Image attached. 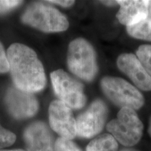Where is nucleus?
Wrapping results in <instances>:
<instances>
[{"mask_svg": "<svg viewBox=\"0 0 151 151\" xmlns=\"http://www.w3.org/2000/svg\"><path fill=\"white\" fill-rule=\"evenodd\" d=\"M6 54L9 71L16 88L33 94L44 89L47 81L44 67L33 49L14 43L9 47Z\"/></svg>", "mask_w": 151, "mask_h": 151, "instance_id": "nucleus-1", "label": "nucleus"}, {"mask_svg": "<svg viewBox=\"0 0 151 151\" xmlns=\"http://www.w3.org/2000/svg\"><path fill=\"white\" fill-rule=\"evenodd\" d=\"M21 21L45 33L65 32L69 26L67 17L46 1L30 4L22 13Z\"/></svg>", "mask_w": 151, "mask_h": 151, "instance_id": "nucleus-2", "label": "nucleus"}, {"mask_svg": "<svg viewBox=\"0 0 151 151\" xmlns=\"http://www.w3.org/2000/svg\"><path fill=\"white\" fill-rule=\"evenodd\" d=\"M67 67L73 74L91 82L98 72L97 55L93 46L83 38H77L68 47Z\"/></svg>", "mask_w": 151, "mask_h": 151, "instance_id": "nucleus-3", "label": "nucleus"}, {"mask_svg": "<svg viewBox=\"0 0 151 151\" xmlns=\"http://www.w3.org/2000/svg\"><path fill=\"white\" fill-rule=\"evenodd\" d=\"M103 93L111 102L120 108L138 110L144 104L143 94L136 87L121 78L105 76L101 79Z\"/></svg>", "mask_w": 151, "mask_h": 151, "instance_id": "nucleus-4", "label": "nucleus"}, {"mask_svg": "<svg viewBox=\"0 0 151 151\" xmlns=\"http://www.w3.org/2000/svg\"><path fill=\"white\" fill-rule=\"evenodd\" d=\"M106 129L122 146L131 147L141 140L143 124L134 110L123 108L119 111L116 118L107 123Z\"/></svg>", "mask_w": 151, "mask_h": 151, "instance_id": "nucleus-5", "label": "nucleus"}, {"mask_svg": "<svg viewBox=\"0 0 151 151\" xmlns=\"http://www.w3.org/2000/svg\"><path fill=\"white\" fill-rule=\"evenodd\" d=\"M50 79L55 94L58 99L73 109H81L86 105L87 97L84 86L63 69H58L50 73Z\"/></svg>", "mask_w": 151, "mask_h": 151, "instance_id": "nucleus-6", "label": "nucleus"}, {"mask_svg": "<svg viewBox=\"0 0 151 151\" xmlns=\"http://www.w3.org/2000/svg\"><path fill=\"white\" fill-rule=\"evenodd\" d=\"M108 113V107L104 101L99 99L92 101L76 119L77 136L90 139L99 134L104 127Z\"/></svg>", "mask_w": 151, "mask_h": 151, "instance_id": "nucleus-7", "label": "nucleus"}, {"mask_svg": "<svg viewBox=\"0 0 151 151\" xmlns=\"http://www.w3.org/2000/svg\"><path fill=\"white\" fill-rule=\"evenodd\" d=\"M4 101L9 114L17 120L32 118L39 109V101L33 93L22 91L15 86L7 89Z\"/></svg>", "mask_w": 151, "mask_h": 151, "instance_id": "nucleus-8", "label": "nucleus"}, {"mask_svg": "<svg viewBox=\"0 0 151 151\" xmlns=\"http://www.w3.org/2000/svg\"><path fill=\"white\" fill-rule=\"evenodd\" d=\"M49 124L60 137L72 140L77 136L76 122L71 109L59 99L53 100L48 108Z\"/></svg>", "mask_w": 151, "mask_h": 151, "instance_id": "nucleus-9", "label": "nucleus"}, {"mask_svg": "<svg viewBox=\"0 0 151 151\" xmlns=\"http://www.w3.org/2000/svg\"><path fill=\"white\" fill-rule=\"evenodd\" d=\"M117 66L138 88L143 91H151V76L135 55L121 54L117 59Z\"/></svg>", "mask_w": 151, "mask_h": 151, "instance_id": "nucleus-10", "label": "nucleus"}, {"mask_svg": "<svg viewBox=\"0 0 151 151\" xmlns=\"http://www.w3.org/2000/svg\"><path fill=\"white\" fill-rule=\"evenodd\" d=\"M23 139L27 151H55L51 132L42 121L29 124L24 129Z\"/></svg>", "mask_w": 151, "mask_h": 151, "instance_id": "nucleus-11", "label": "nucleus"}, {"mask_svg": "<svg viewBox=\"0 0 151 151\" xmlns=\"http://www.w3.org/2000/svg\"><path fill=\"white\" fill-rule=\"evenodd\" d=\"M120 9L116 14L118 21L127 27L142 21L149 16L148 1H117Z\"/></svg>", "mask_w": 151, "mask_h": 151, "instance_id": "nucleus-12", "label": "nucleus"}, {"mask_svg": "<svg viewBox=\"0 0 151 151\" xmlns=\"http://www.w3.org/2000/svg\"><path fill=\"white\" fill-rule=\"evenodd\" d=\"M118 143L110 134H103L94 138L87 146L86 151H118Z\"/></svg>", "mask_w": 151, "mask_h": 151, "instance_id": "nucleus-13", "label": "nucleus"}, {"mask_svg": "<svg viewBox=\"0 0 151 151\" xmlns=\"http://www.w3.org/2000/svg\"><path fill=\"white\" fill-rule=\"evenodd\" d=\"M127 32L131 37L137 39L151 41V17L127 27Z\"/></svg>", "mask_w": 151, "mask_h": 151, "instance_id": "nucleus-14", "label": "nucleus"}, {"mask_svg": "<svg viewBox=\"0 0 151 151\" xmlns=\"http://www.w3.org/2000/svg\"><path fill=\"white\" fill-rule=\"evenodd\" d=\"M136 54L139 62L151 76V45H141L138 48Z\"/></svg>", "mask_w": 151, "mask_h": 151, "instance_id": "nucleus-15", "label": "nucleus"}, {"mask_svg": "<svg viewBox=\"0 0 151 151\" xmlns=\"http://www.w3.org/2000/svg\"><path fill=\"white\" fill-rule=\"evenodd\" d=\"M55 151H82L72 140L58 138L55 143Z\"/></svg>", "mask_w": 151, "mask_h": 151, "instance_id": "nucleus-16", "label": "nucleus"}, {"mask_svg": "<svg viewBox=\"0 0 151 151\" xmlns=\"http://www.w3.org/2000/svg\"><path fill=\"white\" fill-rule=\"evenodd\" d=\"M16 140L14 133L4 128L0 124V148L11 146Z\"/></svg>", "mask_w": 151, "mask_h": 151, "instance_id": "nucleus-17", "label": "nucleus"}, {"mask_svg": "<svg viewBox=\"0 0 151 151\" xmlns=\"http://www.w3.org/2000/svg\"><path fill=\"white\" fill-rule=\"evenodd\" d=\"M23 3L16 0H0V15H4L14 10Z\"/></svg>", "mask_w": 151, "mask_h": 151, "instance_id": "nucleus-18", "label": "nucleus"}, {"mask_svg": "<svg viewBox=\"0 0 151 151\" xmlns=\"http://www.w3.org/2000/svg\"><path fill=\"white\" fill-rule=\"evenodd\" d=\"M9 71V64L7 54L2 43L0 41V73H4Z\"/></svg>", "mask_w": 151, "mask_h": 151, "instance_id": "nucleus-19", "label": "nucleus"}, {"mask_svg": "<svg viewBox=\"0 0 151 151\" xmlns=\"http://www.w3.org/2000/svg\"><path fill=\"white\" fill-rule=\"evenodd\" d=\"M47 3L54 4L60 6L64 7V8H69L74 4V1H68V0H49L46 1Z\"/></svg>", "mask_w": 151, "mask_h": 151, "instance_id": "nucleus-20", "label": "nucleus"}, {"mask_svg": "<svg viewBox=\"0 0 151 151\" xmlns=\"http://www.w3.org/2000/svg\"><path fill=\"white\" fill-rule=\"evenodd\" d=\"M101 3L108 6H113L118 5L117 1H101Z\"/></svg>", "mask_w": 151, "mask_h": 151, "instance_id": "nucleus-21", "label": "nucleus"}, {"mask_svg": "<svg viewBox=\"0 0 151 151\" xmlns=\"http://www.w3.org/2000/svg\"><path fill=\"white\" fill-rule=\"evenodd\" d=\"M149 135L151 137V116L150 118V120H149V126H148V129Z\"/></svg>", "mask_w": 151, "mask_h": 151, "instance_id": "nucleus-22", "label": "nucleus"}, {"mask_svg": "<svg viewBox=\"0 0 151 151\" xmlns=\"http://www.w3.org/2000/svg\"><path fill=\"white\" fill-rule=\"evenodd\" d=\"M120 151H139L138 150H136V149H134V148H124V149H122Z\"/></svg>", "mask_w": 151, "mask_h": 151, "instance_id": "nucleus-23", "label": "nucleus"}, {"mask_svg": "<svg viewBox=\"0 0 151 151\" xmlns=\"http://www.w3.org/2000/svg\"><path fill=\"white\" fill-rule=\"evenodd\" d=\"M0 151H26L22 149H15V150H1L0 149Z\"/></svg>", "mask_w": 151, "mask_h": 151, "instance_id": "nucleus-24", "label": "nucleus"}, {"mask_svg": "<svg viewBox=\"0 0 151 151\" xmlns=\"http://www.w3.org/2000/svg\"><path fill=\"white\" fill-rule=\"evenodd\" d=\"M148 12L149 15H151V1H148Z\"/></svg>", "mask_w": 151, "mask_h": 151, "instance_id": "nucleus-25", "label": "nucleus"}]
</instances>
